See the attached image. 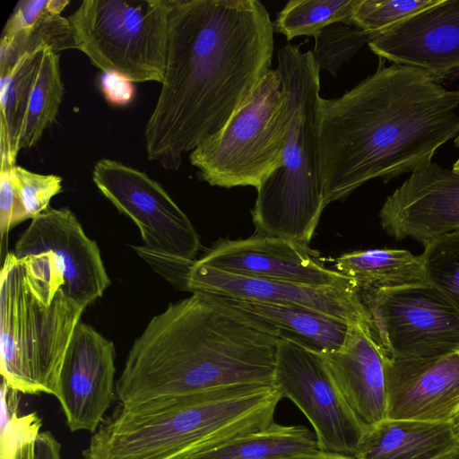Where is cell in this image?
I'll return each instance as SVG.
<instances>
[{"instance_id":"20","label":"cell","mask_w":459,"mask_h":459,"mask_svg":"<svg viewBox=\"0 0 459 459\" xmlns=\"http://www.w3.org/2000/svg\"><path fill=\"white\" fill-rule=\"evenodd\" d=\"M203 295L250 326L321 354L340 350L352 325L299 306Z\"/></svg>"},{"instance_id":"39","label":"cell","mask_w":459,"mask_h":459,"mask_svg":"<svg viewBox=\"0 0 459 459\" xmlns=\"http://www.w3.org/2000/svg\"><path fill=\"white\" fill-rule=\"evenodd\" d=\"M452 424H453L455 431L459 438V413L452 420Z\"/></svg>"},{"instance_id":"1","label":"cell","mask_w":459,"mask_h":459,"mask_svg":"<svg viewBox=\"0 0 459 459\" xmlns=\"http://www.w3.org/2000/svg\"><path fill=\"white\" fill-rule=\"evenodd\" d=\"M273 22L258 0H170L164 79L146 122L149 160L178 170L270 70Z\"/></svg>"},{"instance_id":"21","label":"cell","mask_w":459,"mask_h":459,"mask_svg":"<svg viewBox=\"0 0 459 459\" xmlns=\"http://www.w3.org/2000/svg\"><path fill=\"white\" fill-rule=\"evenodd\" d=\"M69 0H20L4 27L0 40V76L27 54L75 49L67 17Z\"/></svg>"},{"instance_id":"33","label":"cell","mask_w":459,"mask_h":459,"mask_svg":"<svg viewBox=\"0 0 459 459\" xmlns=\"http://www.w3.org/2000/svg\"><path fill=\"white\" fill-rule=\"evenodd\" d=\"M134 252L159 275L181 291H188L190 271L195 262L152 250L146 246H131Z\"/></svg>"},{"instance_id":"25","label":"cell","mask_w":459,"mask_h":459,"mask_svg":"<svg viewBox=\"0 0 459 459\" xmlns=\"http://www.w3.org/2000/svg\"><path fill=\"white\" fill-rule=\"evenodd\" d=\"M42 52L21 57L11 71L0 76L1 168H13L30 92Z\"/></svg>"},{"instance_id":"4","label":"cell","mask_w":459,"mask_h":459,"mask_svg":"<svg viewBox=\"0 0 459 459\" xmlns=\"http://www.w3.org/2000/svg\"><path fill=\"white\" fill-rule=\"evenodd\" d=\"M274 385H238L119 404L93 433L83 459H172L274 422Z\"/></svg>"},{"instance_id":"30","label":"cell","mask_w":459,"mask_h":459,"mask_svg":"<svg viewBox=\"0 0 459 459\" xmlns=\"http://www.w3.org/2000/svg\"><path fill=\"white\" fill-rule=\"evenodd\" d=\"M380 35L342 22L325 26L315 36L313 56L319 69L336 75L342 65L365 44Z\"/></svg>"},{"instance_id":"2","label":"cell","mask_w":459,"mask_h":459,"mask_svg":"<svg viewBox=\"0 0 459 459\" xmlns=\"http://www.w3.org/2000/svg\"><path fill=\"white\" fill-rule=\"evenodd\" d=\"M459 91L412 66L379 67L342 96L321 97L319 162L324 204L374 178L388 182L432 162L459 134Z\"/></svg>"},{"instance_id":"26","label":"cell","mask_w":459,"mask_h":459,"mask_svg":"<svg viewBox=\"0 0 459 459\" xmlns=\"http://www.w3.org/2000/svg\"><path fill=\"white\" fill-rule=\"evenodd\" d=\"M18 392L2 388L3 411L0 459H61V445L50 431H40L36 412L19 416L15 406Z\"/></svg>"},{"instance_id":"5","label":"cell","mask_w":459,"mask_h":459,"mask_svg":"<svg viewBox=\"0 0 459 459\" xmlns=\"http://www.w3.org/2000/svg\"><path fill=\"white\" fill-rule=\"evenodd\" d=\"M52 252L4 256L0 275V372L23 394L57 398L63 361L84 307L64 289Z\"/></svg>"},{"instance_id":"18","label":"cell","mask_w":459,"mask_h":459,"mask_svg":"<svg viewBox=\"0 0 459 459\" xmlns=\"http://www.w3.org/2000/svg\"><path fill=\"white\" fill-rule=\"evenodd\" d=\"M389 420L452 422L459 413V351L430 359L385 356Z\"/></svg>"},{"instance_id":"6","label":"cell","mask_w":459,"mask_h":459,"mask_svg":"<svg viewBox=\"0 0 459 459\" xmlns=\"http://www.w3.org/2000/svg\"><path fill=\"white\" fill-rule=\"evenodd\" d=\"M288 97L289 126L281 163L256 188V234L304 244L311 240L324 204L319 162L320 69L312 50L288 43L277 53Z\"/></svg>"},{"instance_id":"36","label":"cell","mask_w":459,"mask_h":459,"mask_svg":"<svg viewBox=\"0 0 459 459\" xmlns=\"http://www.w3.org/2000/svg\"><path fill=\"white\" fill-rule=\"evenodd\" d=\"M172 459H178V458H172ZM281 459H351V458L330 455V454L319 451L315 454L303 455H298V456L288 457V458H281Z\"/></svg>"},{"instance_id":"28","label":"cell","mask_w":459,"mask_h":459,"mask_svg":"<svg viewBox=\"0 0 459 459\" xmlns=\"http://www.w3.org/2000/svg\"><path fill=\"white\" fill-rule=\"evenodd\" d=\"M359 0H290L280 11L274 31L288 40L299 36H315L325 26L342 22L350 25Z\"/></svg>"},{"instance_id":"14","label":"cell","mask_w":459,"mask_h":459,"mask_svg":"<svg viewBox=\"0 0 459 459\" xmlns=\"http://www.w3.org/2000/svg\"><path fill=\"white\" fill-rule=\"evenodd\" d=\"M196 262L253 278L355 287L350 279L327 268L307 244L273 236L256 234L247 238L220 240Z\"/></svg>"},{"instance_id":"32","label":"cell","mask_w":459,"mask_h":459,"mask_svg":"<svg viewBox=\"0 0 459 459\" xmlns=\"http://www.w3.org/2000/svg\"><path fill=\"white\" fill-rule=\"evenodd\" d=\"M13 174L30 220L47 211L51 199L62 191V178L59 176L36 173L17 165L13 168Z\"/></svg>"},{"instance_id":"3","label":"cell","mask_w":459,"mask_h":459,"mask_svg":"<svg viewBox=\"0 0 459 459\" xmlns=\"http://www.w3.org/2000/svg\"><path fill=\"white\" fill-rule=\"evenodd\" d=\"M278 340L192 293L154 316L116 381L119 404L238 385H273Z\"/></svg>"},{"instance_id":"29","label":"cell","mask_w":459,"mask_h":459,"mask_svg":"<svg viewBox=\"0 0 459 459\" xmlns=\"http://www.w3.org/2000/svg\"><path fill=\"white\" fill-rule=\"evenodd\" d=\"M420 257L426 281L459 310V230L425 245Z\"/></svg>"},{"instance_id":"37","label":"cell","mask_w":459,"mask_h":459,"mask_svg":"<svg viewBox=\"0 0 459 459\" xmlns=\"http://www.w3.org/2000/svg\"><path fill=\"white\" fill-rule=\"evenodd\" d=\"M438 459H459V447L441 456Z\"/></svg>"},{"instance_id":"15","label":"cell","mask_w":459,"mask_h":459,"mask_svg":"<svg viewBox=\"0 0 459 459\" xmlns=\"http://www.w3.org/2000/svg\"><path fill=\"white\" fill-rule=\"evenodd\" d=\"M379 217L388 235L423 246L459 230V173L434 162L414 170L385 199Z\"/></svg>"},{"instance_id":"7","label":"cell","mask_w":459,"mask_h":459,"mask_svg":"<svg viewBox=\"0 0 459 459\" xmlns=\"http://www.w3.org/2000/svg\"><path fill=\"white\" fill-rule=\"evenodd\" d=\"M288 126V97L270 69L223 127L190 152V163L210 186L257 188L281 166Z\"/></svg>"},{"instance_id":"17","label":"cell","mask_w":459,"mask_h":459,"mask_svg":"<svg viewBox=\"0 0 459 459\" xmlns=\"http://www.w3.org/2000/svg\"><path fill=\"white\" fill-rule=\"evenodd\" d=\"M368 45L380 58L421 69L440 82L458 74L459 0H438Z\"/></svg>"},{"instance_id":"35","label":"cell","mask_w":459,"mask_h":459,"mask_svg":"<svg viewBox=\"0 0 459 459\" xmlns=\"http://www.w3.org/2000/svg\"><path fill=\"white\" fill-rule=\"evenodd\" d=\"M100 88L106 100L116 107L130 104L135 95L133 82L117 72L102 73Z\"/></svg>"},{"instance_id":"19","label":"cell","mask_w":459,"mask_h":459,"mask_svg":"<svg viewBox=\"0 0 459 459\" xmlns=\"http://www.w3.org/2000/svg\"><path fill=\"white\" fill-rule=\"evenodd\" d=\"M342 396L364 431L386 419L385 354L368 326L352 324L342 347L322 354Z\"/></svg>"},{"instance_id":"10","label":"cell","mask_w":459,"mask_h":459,"mask_svg":"<svg viewBox=\"0 0 459 459\" xmlns=\"http://www.w3.org/2000/svg\"><path fill=\"white\" fill-rule=\"evenodd\" d=\"M273 385L315 430L320 451L356 459L364 430L342 396L321 353L278 340Z\"/></svg>"},{"instance_id":"11","label":"cell","mask_w":459,"mask_h":459,"mask_svg":"<svg viewBox=\"0 0 459 459\" xmlns=\"http://www.w3.org/2000/svg\"><path fill=\"white\" fill-rule=\"evenodd\" d=\"M99 191L139 229L147 247L195 261L199 236L192 222L156 180L134 167L100 159L92 170Z\"/></svg>"},{"instance_id":"8","label":"cell","mask_w":459,"mask_h":459,"mask_svg":"<svg viewBox=\"0 0 459 459\" xmlns=\"http://www.w3.org/2000/svg\"><path fill=\"white\" fill-rule=\"evenodd\" d=\"M170 0H84L67 18L75 49L102 73L163 82Z\"/></svg>"},{"instance_id":"12","label":"cell","mask_w":459,"mask_h":459,"mask_svg":"<svg viewBox=\"0 0 459 459\" xmlns=\"http://www.w3.org/2000/svg\"><path fill=\"white\" fill-rule=\"evenodd\" d=\"M52 252L65 281V291L86 308L101 298L111 281L95 240L68 208L49 207L31 219L14 246L18 257Z\"/></svg>"},{"instance_id":"16","label":"cell","mask_w":459,"mask_h":459,"mask_svg":"<svg viewBox=\"0 0 459 459\" xmlns=\"http://www.w3.org/2000/svg\"><path fill=\"white\" fill-rule=\"evenodd\" d=\"M187 289L191 293L299 306L370 329L368 312L354 286H314L253 278L204 266L195 260Z\"/></svg>"},{"instance_id":"27","label":"cell","mask_w":459,"mask_h":459,"mask_svg":"<svg viewBox=\"0 0 459 459\" xmlns=\"http://www.w3.org/2000/svg\"><path fill=\"white\" fill-rule=\"evenodd\" d=\"M64 93L59 55L45 50L41 53L30 92L20 137V150L36 145L45 130L56 121Z\"/></svg>"},{"instance_id":"23","label":"cell","mask_w":459,"mask_h":459,"mask_svg":"<svg viewBox=\"0 0 459 459\" xmlns=\"http://www.w3.org/2000/svg\"><path fill=\"white\" fill-rule=\"evenodd\" d=\"M334 267L359 291L427 281L420 255L405 249L373 248L345 253L334 259Z\"/></svg>"},{"instance_id":"9","label":"cell","mask_w":459,"mask_h":459,"mask_svg":"<svg viewBox=\"0 0 459 459\" xmlns=\"http://www.w3.org/2000/svg\"><path fill=\"white\" fill-rule=\"evenodd\" d=\"M371 334L390 359L459 351V310L428 281L359 291Z\"/></svg>"},{"instance_id":"34","label":"cell","mask_w":459,"mask_h":459,"mask_svg":"<svg viewBox=\"0 0 459 459\" xmlns=\"http://www.w3.org/2000/svg\"><path fill=\"white\" fill-rule=\"evenodd\" d=\"M13 168L0 169V236L2 242L4 241V238H7L13 228L29 220L17 187Z\"/></svg>"},{"instance_id":"22","label":"cell","mask_w":459,"mask_h":459,"mask_svg":"<svg viewBox=\"0 0 459 459\" xmlns=\"http://www.w3.org/2000/svg\"><path fill=\"white\" fill-rule=\"evenodd\" d=\"M458 447L452 422L385 419L364 431L356 459H438Z\"/></svg>"},{"instance_id":"13","label":"cell","mask_w":459,"mask_h":459,"mask_svg":"<svg viewBox=\"0 0 459 459\" xmlns=\"http://www.w3.org/2000/svg\"><path fill=\"white\" fill-rule=\"evenodd\" d=\"M114 343L80 322L66 351L57 400L72 432H96L116 395Z\"/></svg>"},{"instance_id":"24","label":"cell","mask_w":459,"mask_h":459,"mask_svg":"<svg viewBox=\"0 0 459 459\" xmlns=\"http://www.w3.org/2000/svg\"><path fill=\"white\" fill-rule=\"evenodd\" d=\"M316 436L304 426L272 423L220 446L178 459H281L319 452Z\"/></svg>"},{"instance_id":"31","label":"cell","mask_w":459,"mask_h":459,"mask_svg":"<svg viewBox=\"0 0 459 459\" xmlns=\"http://www.w3.org/2000/svg\"><path fill=\"white\" fill-rule=\"evenodd\" d=\"M438 0H359L350 25L381 34Z\"/></svg>"},{"instance_id":"38","label":"cell","mask_w":459,"mask_h":459,"mask_svg":"<svg viewBox=\"0 0 459 459\" xmlns=\"http://www.w3.org/2000/svg\"><path fill=\"white\" fill-rule=\"evenodd\" d=\"M455 146L459 147V134L458 136L455 139ZM452 169L457 173H459V157L458 159L455 160V162L454 163L453 165V168Z\"/></svg>"}]
</instances>
